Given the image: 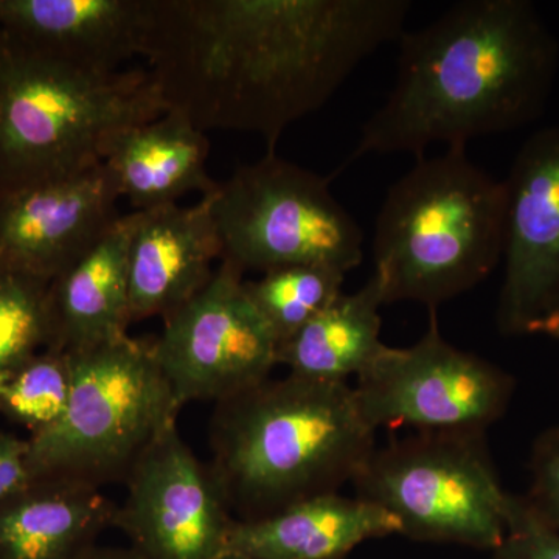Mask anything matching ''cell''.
Here are the masks:
<instances>
[{
	"label": "cell",
	"instance_id": "f546056e",
	"mask_svg": "<svg viewBox=\"0 0 559 559\" xmlns=\"http://www.w3.org/2000/svg\"><path fill=\"white\" fill-rule=\"evenodd\" d=\"M492 559V558H491Z\"/></svg>",
	"mask_w": 559,
	"mask_h": 559
},
{
	"label": "cell",
	"instance_id": "ffe728a7",
	"mask_svg": "<svg viewBox=\"0 0 559 559\" xmlns=\"http://www.w3.org/2000/svg\"><path fill=\"white\" fill-rule=\"evenodd\" d=\"M381 286L371 275L356 293H342L325 311L277 348V364L307 380L358 378L385 347L381 341Z\"/></svg>",
	"mask_w": 559,
	"mask_h": 559
},
{
	"label": "cell",
	"instance_id": "7402d4cb",
	"mask_svg": "<svg viewBox=\"0 0 559 559\" xmlns=\"http://www.w3.org/2000/svg\"><path fill=\"white\" fill-rule=\"evenodd\" d=\"M72 377L69 353L43 348L16 360L0 373V415L31 437L46 432L68 407Z\"/></svg>",
	"mask_w": 559,
	"mask_h": 559
},
{
	"label": "cell",
	"instance_id": "e0dca14e",
	"mask_svg": "<svg viewBox=\"0 0 559 559\" xmlns=\"http://www.w3.org/2000/svg\"><path fill=\"white\" fill-rule=\"evenodd\" d=\"M401 535L388 510L340 492L253 521L235 520L227 554L257 559H345L371 539Z\"/></svg>",
	"mask_w": 559,
	"mask_h": 559
},
{
	"label": "cell",
	"instance_id": "8fae6325",
	"mask_svg": "<svg viewBox=\"0 0 559 559\" xmlns=\"http://www.w3.org/2000/svg\"><path fill=\"white\" fill-rule=\"evenodd\" d=\"M114 528L146 559H221L235 516L209 463L202 462L173 423L151 443L124 480Z\"/></svg>",
	"mask_w": 559,
	"mask_h": 559
},
{
	"label": "cell",
	"instance_id": "4316f807",
	"mask_svg": "<svg viewBox=\"0 0 559 559\" xmlns=\"http://www.w3.org/2000/svg\"><path fill=\"white\" fill-rule=\"evenodd\" d=\"M79 559H146L139 554L138 550L132 549H117V547H92L83 557Z\"/></svg>",
	"mask_w": 559,
	"mask_h": 559
},
{
	"label": "cell",
	"instance_id": "7c38bea8",
	"mask_svg": "<svg viewBox=\"0 0 559 559\" xmlns=\"http://www.w3.org/2000/svg\"><path fill=\"white\" fill-rule=\"evenodd\" d=\"M503 187L506 274L498 325L516 336L559 308V127L527 139Z\"/></svg>",
	"mask_w": 559,
	"mask_h": 559
},
{
	"label": "cell",
	"instance_id": "7a4b0ae2",
	"mask_svg": "<svg viewBox=\"0 0 559 559\" xmlns=\"http://www.w3.org/2000/svg\"><path fill=\"white\" fill-rule=\"evenodd\" d=\"M388 100L360 130L347 160L425 157L433 143L466 146L538 119L558 69V44L527 0H465L401 33Z\"/></svg>",
	"mask_w": 559,
	"mask_h": 559
},
{
	"label": "cell",
	"instance_id": "ba28073f",
	"mask_svg": "<svg viewBox=\"0 0 559 559\" xmlns=\"http://www.w3.org/2000/svg\"><path fill=\"white\" fill-rule=\"evenodd\" d=\"M213 216L223 257L242 274L320 264L344 274L364 259V231L330 180L267 153L219 183Z\"/></svg>",
	"mask_w": 559,
	"mask_h": 559
},
{
	"label": "cell",
	"instance_id": "2e32d148",
	"mask_svg": "<svg viewBox=\"0 0 559 559\" xmlns=\"http://www.w3.org/2000/svg\"><path fill=\"white\" fill-rule=\"evenodd\" d=\"M140 212L119 216L47 290V348L79 353L128 336L130 248Z\"/></svg>",
	"mask_w": 559,
	"mask_h": 559
},
{
	"label": "cell",
	"instance_id": "9c48e42d",
	"mask_svg": "<svg viewBox=\"0 0 559 559\" xmlns=\"http://www.w3.org/2000/svg\"><path fill=\"white\" fill-rule=\"evenodd\" d=\"M437 310L425 336L385 345L356 378L360 412L373 429L487 430L509 407L514 382L489 360L444 340Z\"/></svg>",
	"mask_w": 559,
	"mask_h": 559
},
{
	"label": "cell",
	"instance_id": "277c9868",
	"mask_svg": "<svg viewBox=\"0 0 559 559\" xmlns=\"http://www.w3.org/2000/svg\"><path fill=\"white\" fill-rule=\"evenodd\" d=\"M165 112L150 70L83 72L0 28V198L100 164L120 132Z\"/></svg>",
	"mask_w": 559,
	"mask_h": 559
},
{
	"label": "cell",
	"instance_id": "484cf974",
	"mask_svg": "<svg viewBox=\"0 0 559 559\" xmlns=\"http://www.w3.org/2000/svg\"><path fill=\"white\" fill-rule=\"evenodd\" d=\"M32 480L28 469V439L0 432V500L27 487Z\"/></svg>",
	"mask_w": 559,
	"mask_h": 559
},
{
	"label": "cell",
	"instance_id": "4fadbf2b",
	"mask_svg": "<svg viewBox=\"0 0 559 559\" xmlns=\"http://www.w3.org/2000/svg\"><path fill=\"white\" fill-rule=\"evenodd\" d=\"M105 164L0 198V267L50 285L119 218Z\"/></svg>",
	"mask_w": 559,
	"mask_h": 559
},
{
	"label": "cell",
	"instance_id": "ac0fdd59",
	"mask_svg": "<svg viewBox=\"0 0 559 559\" xmlns=\"http://www.w3.org/2000/svg\"><path fill=\"white\" fill-rule=\"evenodd\" d=\"M207 134L178 112L134 124L110 142L103 164L134 212L167 207L191 193L218 189L207 175Z\"/></svg>",
	"mask_w": 559,
	"mask_h": 559
},
{
	"label": "cell",
	"instance_id": "f1b7e54d",
	"mask_svg": "<svg viewBox=\"0 0 559 559\" xmlns=\"http://www.w3.org/2000/svg\"><path fill=\"white\" fill-rule=\"evenodd\" d=\"M221 559H257V558L242 557V555L227 554V555H224V557Z\"/></svg>",
	"mask_w": 559,
	"mask_h": 559
},
{
	"label": "cell",
	"instance_id": "30bf717a",
	"mask_svg": "<svg viewBox=\"0 0 559 559\" xmlns=\"http://www.w3.org/2000/svg\"><path fill=\"white\" fill-rule=\"evenodd\" d=\"M278 344L253 307L245 274L221 261L207 286L164 319L153 353L182 409L229 400L270 380Z\"/></svg>",
	"mask_w": 559,
	"mask_h": 559
},
{
	"label": "cell",
	"instance_id": "5b68a950",
	"mask_svg": "<svg viewBox=\"0 0 559 559\" xmlns=\"http://www.w3.org/2000/svg\"><path fill=\"white\" fill-rule=\"evenodd\" d=\"M506 240V187L466 146L419 157L388 191L374 227V271L384 305L437 310L496 270Z\"/></svg>",
	"mask_w": 559,
	"mask_h": 559
},
{
	"label": "cell",
	"instance_id": "52a82bcc",
	"mask_svg": "<svg viewBox=\"0 0 559 559\" xmlns=\"http://www.w3.org/2000/svg\"><path fill=\"white\" fill-rule=\"evenodd\" d=\"M353 487L388 510L406 538L491 554L506 538L510 492L485 430H415L371 452Z\"/></svg>",
	"mask_w": 559,
	"mask_h": 559
},
{
	"label": "cell",
	"instance_id": "3957f363",
	"mask_svg": "<svg viewBox=\"0 0 559 559\" xmlns=\"http://www.w3.org/2000/svg\"><path fill=\"white\" fill-rule=\"evenodd\" d=\"M377 432L348 382L270 378L215 404L209 466L235 520H261L353 484Z\"/></svg>",
	"mask_w": 559,
	"mask_h": 559
},
{
	"label": "cell",
	"instance_id": "83f0119b",
	"mask_svg": "<svg viewBox=\"0 0 559 559\" xmlns=\"http://www.w3.org/2000/svg\"><path fill=\"white\" fill-rule=\"evenodd\" d=\"M527 334H543L559 342V308L544 316L538 322L533 323Z\"/></svg>",
	"mask_w": 559,
	"mask_h": 559
},
{
	"label": "cell",
	"instance_id": "44dd1931",
	"mask_svg": "<svg viewBox=\"0 0 559 559\" xmlns=\"http://www.w3.org/2000/svg\"><path fill=\"white\" fill-rule=\"evenodd\" d=\"M345 275L320 264H294L245 280V288L280 345L341 296Z\"/></svg>",
	"mask_w": 559,
	"mask_h": 559
},
{
	"label": "cell",
	"instance_id": "9a60e30c",
	"mask_svg": "<svg viewBox=\"0 0 559 559\" xmlns=\"http://www.w3.org/2000/svg\"><path fill=\"white\" fill-rule=\"evenodd\" d=\"M151 0H0V28L72 68L112 75L143 53Z\"/></svg>",
	"mask_w": 559,
	"mask_h": 559
},
{
	"label": "cell",
	"instance_id": "cb8c5ba5",
	"mask_svg": "<svg viewBox=\"0 0 559 559\" xmlns=\"http://www.w3.org/2000/svg\"><path fill=\"white\" fill-rule=\"evenodd\" d=\"M492 559H559V533L546 524L524 496H509L506 538Z\"/></svg>",
	"mask_w": 559,
	"mask_h": 559
},
{
	"label": "cell",
	"instance_id": "8992f818",
	"mask_svg": "<svg viewBox=\"0 0 559 559\" xmlns=\"http://www.w3.org/2000/svg\"><path fill=\"white\" fill-rule=\"evenodd\" d=\"M72 390L64 414L28 437L32 479L103 488L124 484L180 406L154 358L153 341L130 334L100 347L69 353Z\"/></svg>",
	"mask_w": 559,
	"mask_h": 559
},
{
	"label": "cell",
	"instance_id": "d4e9b609",
	"mask_svg": "<svg viewBox=\"0 0 559 559\" xmlns=\"http://www.w3.org/2000/svg\"><path fill=\"white\" fill-rule=\"evenodd\" d=\"M530 491L524 496L540 520L559 533V425L540 433L530 459Z\"/></svg>",
	"mask_w": 559,
	"mask_h": 559
},
{
	"label": "cell",
	"instance_id": "6da1fadb",
	"mask_svg": "<svg viewBox=\"0 0 559 559\" xmlns=\"http://www.w3.org/2000/svg\"><path fill=\"white\" fill-rule=\"evenodd\" d=\"M409 0H151L142 57L167 112L253 132L275 153L290 124L399 40Z\"/></svg>",
	"mask_w": 559,
	"mask_h": 559
},
{
	"label": "cell",
	"instance_id": "d6986e66",
	"mask_svg": "<svg viewBox=\"0 0 559 559\" xmlns=\"http://www.w3.org/2000/svg\"><path fill=\"white\" fill-rule=\"evenodd\" d=\"M116 510L100 488L33 479L0 500V559H79L112 527Z\"/></svg>",
	"mask_w": 559,
	"mask_h": 559
},
{
	"label": "cell",
	"instance_id": "5bb4252c",
	"mask_svg": "<svg viewBox=\"0 0 559 559\" xmlns=\"http://www.w3.org/2000/svg\"><path fill=\"white\" fill-rule=\"evenodd\" d=\"M216 190L190 207L140 212L130 248L131 323L168 318L215 275L213 263L223 257L213 216Z\"/></svg>",
	"mask_w": 559,
	"mask_h": 559
},
{
	"label": "cell",
	"instance_id": "603a6c76",
	"mask_svg": "<svg viewBox=\"0 0 559 559\" xmlns=\"http://www.w3.org/2000/svg\"><path fill=\"white\" fill-rule=\"evenodd\" d=\"M49 285L0 267V373L49 342Z\"/></svg>",
	"mask_w": 559,
	"mask_h": 559
}]
</instances>
